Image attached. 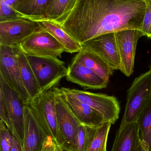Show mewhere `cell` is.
Segmentation results:
<instances>
[{
  "label": "cell",
  "mask_w": 151,
  "mask_h": 151,
  "mask_svg": "<svg viewBox=\"0 0 151 151\" xmlns=\"http://www.w3.org/2000/svg\"><path fill=\"white\" fill-rule=\"evenodd\" d=\"M144 0H77L62 28L80 44L126 29L141 31Z\"/></svg>",
  "instance_id": "1"
},
{
  "label": "cell",
  "mask_w": 151,
  "mask_h": 151,
  "mask_svg": "<svg viewBox=\"0 0 151 151\" xmlns=\"http://www.w3.org/2000/svg\"><path fill=\"white\" fill-rule=\"evenodd\" d=\"M28 104L47 134L63 149L65 141L58 122L54 88L31 99Z\"/></svg>",
  "instance_id": "2"
},
{
  "label": "cell",
  "mask_w": 151,
  "mask_h": 151,
  "mask_svg": "<svg viewBox=\"0 0 151 151\" xmlns=\"http://www.w3.org/2000/svg\"><path fill=\"white\" fill-rule=\"evenodd\" d=\"M151 97V67L136 77L127 91L125 112L120 128L137 122Z\"/></svg>",
  "instance_id": "3"
},
{
  "label": "cell",
  "mask_w": 151,
  "mask_h": 151,
  "mask_svg": "<svg viewBox=\"0 0 151 151\" xmlns=\"http://www.w3.org/2000/svg\"><path fill=\"white\" fill-rule=\"evenodd\" d=\"M40 86L41 93L55 88L66 77L67 68L57 58L26 55Z\"/></svg>",
  "instance_id": "4"
},
{
  "label": "cell",
  "mask_w": 151,
  "mask_h": 151,
  "mask_svg": "<svg viewBox=\"0 0 151 151\" xmlns=\"http://www.w3.org/2000/svg\"><path fill=\"white\" fill-rule=\"evenodd\" d=\"M62 94L70 96L99 112L106 121L114 124L119 117V103L115 97L69 88H58Z\"/></svg>",
  "instance_id": "5"
},
{
  "label": "cell",
  "mask_w": 151,
  "mask_h": 151,
  "mask_svg": "<svg viewBox=\"0 0 151 151\" xmlns=\"http://www.w3.org/2000/svg\"><path fill=\"white\" fill-rule=\"evenodd\" d=\"M0 88L6 103L11 125L10 131L23 148L25 129V106L27 102L0 75Z\"/></svg>",
  "instance_id": "6"
},
{
  "label": "cell",
  "mask_w": 151,
  "mask_h": 151,
  "mask_svg": "<svg viewBox=\"0 0 151 151\" xmlns=\"http://www.w3.org/2000/svg\"><path fill=\"white\" fill-rule=\"evenodd\" d=\"M19 46L28 55L58 58L65 52L63 46L43 29L32 35Z\"/></svg>",
  "instance_id": "7"
},
{
  "label": "cell",
  "mask_w": 151,
  "mask_h": 151,
  "mask_svg": "<svg viewBox=\"0 0 151 151\" xmlns=\"http://www.w3.org/2000/svg\"><path fill=\"white\" fill-rule=\"evenodd\" d=\"M42 29L39 22L23 18L0 22V45L9 47L20 45Z\"/></svg>",
  "instance_id": "8"
},
{
  "label": "cell",
  "mask_w": 151,
  "mask_h": 151,
  "mask_svg": "<svg viewBox=\"0 0 151 151\" xmlns=\"http://www.w3.org/2000/svg\"><path fill=\"white\" fill-rule=\"evenodd\" d=\"M0 75L25 102L31 100L20 75L13 47L0 45Z\"/></svg>",
  "instance_id": "9"
},
{
  "label": "cell",
  "mask_w": 151,
  "mask_h": 151,
  "mask_svg": "<svg viewBox=\"0 0 151 151\" xmlns=\"http://www.w3.org/2000/svg\"><path fill=\"white\" fill-rule=\"evenodd\" d=\"M120 58V70L129 77L134 73L135 57L138 40L144 36L138 29H126L115 33Z\"/></svg>",
  "instance_id": "10"
},
{
  "label": "cell",
  "mask_w": 151,
  "mask_h": 151,
  "mask_svg": "<svg viewBox=\"0 0 151 151\" xmlns=\"http://www.w3.org/2000/svg\"><path fill=\"white\" fill-rule=\"evenodd\" d=\"M54 90L58 122L65 141L63 149L72 151L76 130L81 123L70 109L57 88H54Z\"/></svg>",
  "instance_id": "11"
},
{
  "label": "cell",
  "mask_w": 151,
  "mask_h": 151,
  "mask_svg": "<svg viewBox=\"0 0 151 151\" xmlns=\"http://www.w3.org/2000/svg\"><path fill=\"white\" fill-rule=\"evenodd\" d=\"M82 45V47L100 56L113 70H120V58L115 33L99 35L84 42Z\"/></svg>",
  "instance_id": "12"
},
{
  "label": "cell",
  "mask_w": 151,
  "mask_h": 151,
  "mask_svg": "<svg viewBox=\"0 0 151 151\" xmlns=\"http://www.w3.org/2000/svg\"><path fill=\"white\" fill-rule=\"evenodd\" d=\"M47 135L28 103H26L25 106L23 151H41Z\"/></svg>",
  "instance_id": "13"
},
{
  "label": "cell",
  "mask_w": 151,
  "mask_h": 151,
  "mask_svg": "<svg viewBox=\"0 0 151 151\" xmlns=\"http://www.w3.org/2000/svg\"><path fill=\"white\" fill-rule=\"evenodd\" d=\"M66 79L85 89H101L107 87L108 82L81 64L72 60L67 68Z\"/></svg>",
  "instance_id": "14"
},
{
  "label": "cell",
  "mask_w": 151,
  "mask_h": 151,
  "mask_svg": "<svg viewBox=\"0 0 151 151\" xmlns=\"http://www.w3.org/2000/svg\"><path fill=\"white\" fill-rule=\"evenodd\" d=\"M58 90L59 91L58 89ZM70 109L81 123L91 127H98L106 121L103 115L96 110L77 99L62 94Z\"/></svg>",
  "instance_id": "15"
},
{
  "label": "cell",
  "mask_w": 151,
  "mask_h": 151,
  "mask_svg": "<svg viewBox=\"0 0 151 151\" xmlns=\"http://www.w3.org/2000/svg\"><path fill=\"white\" fill-rule=\"evenodd\" d=\"M72 60L83 65L109 82L113 70L100 56L95 52L82 47Z\"/></svg>",
  "instance_id": "16"
},
{
  "label": "cell",
  "mask_w": 151,
  "mask_h": 151,
  "mask_svg": "<svg viewBox=\"0 0 151 151\" xmlns=\"http://www.w3.org/2000/svg\"><path fill=\"white\" fill-rule=\"evenodd\" d=\"M13 47L23 84L31 99H33L41 93L40 86L25 54L19 45Z\"/></svg>",
  "instance_id": "17"
},
{
  "label": "cell",
  "mask_w": 151,
  "mask_h": 151,
  "mask_svg": "<svg viewBox=\"0 0 151 151\" xmlns=\"http://www.w3.org/2000/svg\"><path fill=\"white\" fill-rule=\"evenodd\" d=\"M51 0H20L12 6L21 17L36 22L47 20L46 13Z\"/></svg>",
  "instance_id": "18"
},
{
  "label": "cell",
  "mask_w": 151,
  "mask_h": 151,
  "mask_svg": "<svg viewBox=\"0 0 151 151\" xmlns=\"http://www.w3.org/2000/svg\"><path fill=\"white\" fill-rule=\"evenodd\" d=\"M140 143L137 123L128 124L117 131L111 151H137Z\"/></svg>",
  "instance_id": "19"
},
{
  "label": "cell",
  "mask_w": 151,
  "mask_h": 151,
  "mask_svg": "<svg viewBox=\"0 0 151 151\" xmlns=\"http://www.w3.org/2000/svg\"><path fill=\"white\" fill-rule=\"evenodd\" d=\"M42 28L50 33L64 47L66 52L78 53L82 45L66 32L59 24L45 20L38 22Z\"/></svg>",
  "instance_id": "20"
},
{
  "label": "cell",
  "mask_w": 151,
  "mask_h": 151,
  "mask_svg": "<svg viewBox=\"0 0 151 151\" xmlns=\"http://www.w3.org/2000/svg\"><path fill=\"white\" fill-rule=\"evenodd\" d=\"M77 0H51L46 13L47 20L61 25Z\"/></svg>",
  "instance_id": "21"
},
{
  "label": "cell",
  "mask_w": 151,
  "mask_h": 151,
  "mask_svg": "<svg viewBox=\"0 0 151 151\" xmlns=\"http://www.w3.org/2000/svg\"><path fill=\"white\" fill-rule=\"evenodd\" d=\"M140 143L145 150L151 151V97L137 121Z\"/></svg>",
  "instance_id": "22"
},
{
  "label": "cell",
  "mask_w": 151,
  "mask_h": 151,
  "mask_svg": "<svg viewBox=\"0 0 151 151\" xmlns=\"http://www.w3.org/2000/svg\"><path fill=\"white\" fill-rule=\"evenodd\" d=\"M98 127L81 123L76 130L72 151H87Z\"/></svg>",
  "instance_id": "23"
},
{
  "label": "cell",
  "mask_w": 151,
  "mask_h": 151,
  "mask_svg": "<svg viewBox=\"0 0 151 151\" xmlns=\"http://www.w3.org/2000/svg\"><path fill=\"white\" fill-rule=\"evenodd\" d=\"M112 123L107 121L97 129L95 136L86 151H107V139Z\"/></svg>",
  "instance_id": "24"
},
{
  "label": "cell",
  "mask_w": 151,
  "mask_h": 151,
  "mask_svg": "<svg viewBox=\"0 0 151 151\" xmlns=\"http://www.w3.org/2000/svg\"><path fill=\"white\" fill-rule=\"evenodd\" d=\"M6 125L0 121V144L1 151H10L14 136Z\"/></svg>",
  "instance_id": "25"
},
{
  "label": "cell",
  "mask_w": 151,
  "mask_h": 151,
  "mask_svg": "<svg viewBox=\"0 0 151 151\" xmlns=\"http://www.w3.org/2000/svg\"><path fill=\"white\" fill-rule=\"evenodd\" d=\"M21 17L20 14L3 0H0V22L10 21Z\"/></svg>",
  "instance_id": "26"
},
{
  "label": "cell",
  "mask_w": 151,
  "mask_h": 151,
  "mask_svg": "<svg viewBox=\"0 0 151 151\" xmlns=\"http://www.w3.org/2000/svg\"><path fill=\"white\" fill-rule=\"evenodd\" d=\"M144 1L146 9L141 32L144 36L151 39V0Z\"/></svg>",
  "instance_id": "27"
},
{
  "label": "cell",
  "mask_w": 151,
  "mask_h": 151,
  "mask_svg": "<svg viewBox=\"0 0 151 151\" xmlns=\"http://www.w3.org/2000/svg\"><path fill=\"white\" fill-rule=\"evenodd\" d=\"M0 117L1 120L10 130L11 125L8 113V109L4 100L2 91L0 88Z\"/></svg>",
  "instance_id": "28"
},
{
  "label": "cell",
  "mask_w": 151,
  "mask_h": 151,
  "mask_svg": "<svg viewBox=\"0 0 151 151\" xmlns=\"http://www.w3.org/2000/svg\"><path fill=\"white\" fill-rule=\"evenodd\" d=\"M62 148L52 136L47 135L44 141L41 151H62Z\"/></svg>",
  "instance_id": "29"
},
{
  "label": "cell",
  "mask_w": 151,
  "mask_h": 151,
  "mask_svg": "<svg viewBox=\"0 0 151 151\" xmlns=\"http://www.w3.org/2000/svg\"><path fill=\"white\" fill-rule=\"evenodd\" d=\"M10 151H23L22 145L14 137Z\"/></svg>",
  "instance_id": "30"
},
{
  "label": "cell",
  "mask_w": 151,
  "mask_h": 151,
  "mask_svg": "<svg viewBox=\"0 0 151 151\" xmlns=\"http://www.w3.org/2000/svg\"><path fill=\"white\" fill-rule=\"evenodd\" d=\"M9 6L12 7L14 4L17 3L20 0H3Z\"/></svg>",
  "instance_id": "31"
},
{
  "label": "cell",
  "mask_w": 151,
  "mask_h": 151,
  "mask_svg": "<svg viewBox=\"0 0 151 151\" xmlns=\"http://www.w3.org/2000/svg\"><path fill=\"white\" fill-rule=\"evenodd\" d=\"M137 151H148L145 150V149H144L143 147L142 146V145H141V143H140V145H139V147H138V150H137Z\"/></svg>",
  "instance_id": "32"
}]
</instances>
